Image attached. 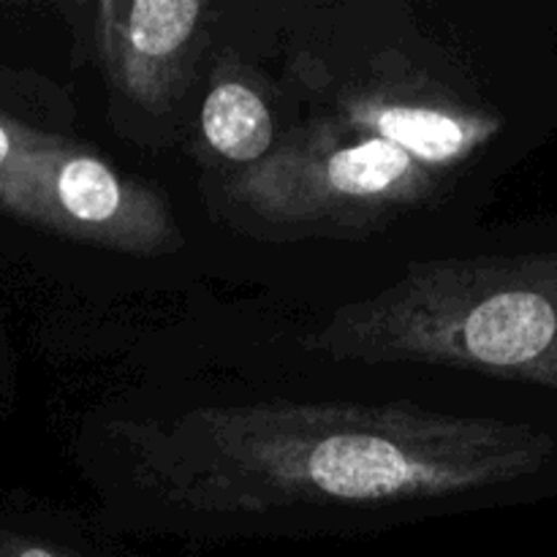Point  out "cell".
Wrapping results in <instances>:
<instances>
[{
	"label": "cell",
	"mask_w": 557,
	"mask_h": 557,
	"mask_svg": "<svg viewBox=\"0 0 557 557\" xmlns=\"http://www.w3.org/2000/svg\"><path fill=\"white\" fill-rule=\"evenodd\" d=\"M549 441L528 424L411 403L194 408L145 438V468L177 506L267 515L476 493L531 476Z\"/></svg>",
	"instance_id": "1"
},
{
	"label": "cell",
	"mask_w": 557,
	"mask_h": 557,
	"mask_svg": "<svg viewBox=\"0 0 557 557\" xmlns=\"http://www.w3.org/2000/svg\"><path fill=\"white\" fill-rule=\"evenodd\" d=\"M308 346L343 362L444 364L557 389V253L411 264L343 305Z\"/></svg>",
	"instance_id": "2"
},
{
	"label": "cell",
	"mask_w": 557,
	"mask_h": 557,
	"mask_svg": "<svg viewBox=\"0 0 557 557\" xmlns=\"http://www.w3.org/2000/svg\"><path fill=\"white\" fill-rule=\"evenodd\" d=\"M0 207L92 248L163 256L183 245L172 207L158 190L85 147L33 128L14 161L0 169Z\"/></svg>",
	"instance_id": "3"
},
{
	"label": "cell",
	"mask_w": 557,
	"mask_h": 557,
	"mask_svg": "<svg viewBox=\"0 0 557 557\" xmlns=\"http://www.w3.org/2000/svg\"><path fill=\"white\" fill-rule=\"evenodd\" d=\"M433 169L379 136L305 131L253 163L234 196L270 221L379 215L433 194Z\"/></svg>",
	"instance_id": "4"
},
{
	"label": "cell",
	"mask_w": 557,
	"mask_h": 557,
	"mask_svg": "<svg viewBox=\"0 0 557 557\" xmlns=\"http://www.w3.org/2000/svg\"><path fill=\"white\" fill-rule=\"evenodd\" d=\"M201 0H103L96 47L109 79L139 107L172 109L199 44Z\"/></svg>",
	"instance_id": "5"
},
{
	"label": "cell",
	"mask_w": 557,
	"mask_h": 557,
	"mask_svg": "<svg viewBox=\"0 0 557 557\" xmlns=\"http://www.w3.org/2000/svg\"><path fill=\"white\" fill-rule=\"evenodd\" d=\"M348 117L364 128L362 134L389 141L433 172L466 161L498 128V120L487 114L466 112L462 107L422 92L395 90L354 98L348 103Z\"/></svg>",
	"instance_id": "6"
},
{
	"label": "cell",
	"mask_w": 557,
	"mask_h": 557,
	"mask_svg": "<svg viewBox=\"0 0 557 557\" xmlns=\"http://www.w3.org/2000/svg\"><path fill=\"white\" fill-rule=\"evenodd\" d=\"M201 131L212 150L234 163H259L270 156L275 125L264 98L239 79H223L207 96Z\"/></svg>",
	"instance_id": "7"
},
{
	"label": "cell",
	"mask_w": 557,
	"mask_h": 557,
	"mask_svg": "<svg viewBox=\"0 0 557 557\" xmlns=\"http://www.w3.org/2000/svg\"><path fill=\"white\" fill-rule=\"evenodd\" d=\"M0 557H82L74 549L58 547V544L36 542L22 536H0Z\"/></svg>",
	"instance_id": "8"
},
{
	"label": "cell",
	"mask_w": 557,
	"mask_h": 557,
	"mask_svg": "<svg viewBox=\"0 0 557 557\" xmlns=\"http://www.w3.org/2000/svg\"><path fill=\"white\" fill-rule=\"evenodd\" d=\"M27 134H30V128L0 117V169H5L11 161H14L16 152L25 147Z\"/></svg>",
	"instance_id": "9"
}]
</instances>
